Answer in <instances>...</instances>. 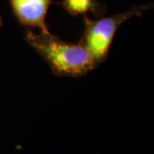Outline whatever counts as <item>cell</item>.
Returning a JSON list of instances; mask_svg holds the SVG:
<instances>
[{"mask_svg": "<svg viewBox=\"0 0 154 154\" xmlns=\"http://www.w3.org/2000/svg\"><path fill=\"white\" fill-rule=\"evenodd\" d=\"M61 5L73 17L87 15L91 12L94 16L101 17L106 12V6L99 0H62Z\"/></svg>", "mask_w": 154, "mask_h": 154, "instance_id": "cell-4", "label": "cell"}, {"mask_svg": "<svg viewBox=\"0 0 154 154\" xmlns=\"http://www.w3.org/2000/svg\"><path fill=\"white\" fill-rule=\"evenodd\" d=\"M51 0H10L11 10L18 22L27 28H38L50 33L46 16Z\"/></svg>", "mask_w": 154, "mask_h": 154, "instance_id": "cell-3", "label": "cell"}, {"mask_svg": "<svg viewBox=\"0 0 154 154\" xmlns=\"http://www.w3.org/2000/svg\"><path fill=\"white\" fill-rule=\"evenodd\" d=\"M26 42L40 56L57 76L79 78L97 65L90 52L80 43L66 42L51 33H35L27 28Z\"/></svg>", "mask_w": 154, "mask_h": 154, "instance_id": "cell-1", "label": "cell"}, {"mask_svg": "<svg viewBox=\"0 0 154 154\" xmlns=\"http://www.w3.org/2000/svg\"><path fill=\"white\" fill-rule=\"evenodd\" d=\"M151 6H134L128 11L96 20L84 15V30L79 43L90 52L97 67L108 57L113 39L122 25L131 17H141Z\"/></svg>", "mask_w": 154, "mask_h": 154, "instance_id": "cell-2", "label": "cell"}]
</instances>
